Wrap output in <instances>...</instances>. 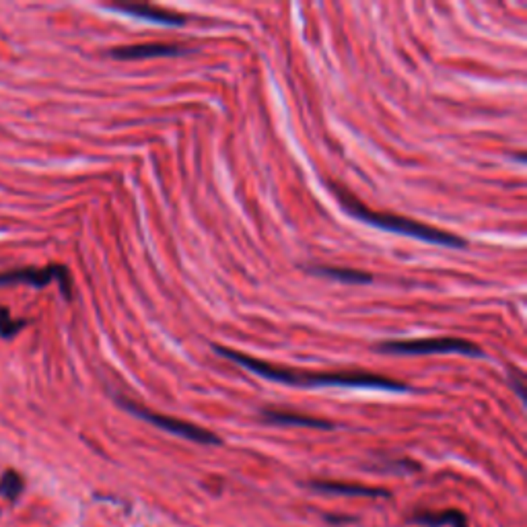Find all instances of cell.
<instances>
[{"label": "cell", "mask_w": 527, "mask_h": 527, "mask_svg": "<svg viewBox=\"0 0 527 527\" xmlns=\"http://www.w3.org/2000/svg\"><path fill=\"white\" fill-rule=\"evenodd\" d=\"M214 350L229 359L231 363L245 367L255 375L268 379V381H276V383H284V386H297V388H361V390H381V391H406L408 386L383 377V375H375V373H367V371H338V373H307V371H293V369L274 367L266 361H257L253 357L235 352L223 346H214Z\"/></svg>", "instance_id": "obj_1"}, {"label": "cell", "mask_w": 527, "mask_h": 527, "mask_svg": "<svg viewBox=\"0 0 527 527\" xmlns=\"http://www.w3.org/2000/svg\"><path fill=\"white\" fill-rule=\"evenodd\" d=\"M332 190L336 192L340 204H342L344 210H346L348 214H352L354 219L367 223L371 227L391 231V233L406 235V237H414V239H418V241L435 243V245H443V248H463V245H465V239H461V237L449 233V231L436 229V227L424 225V223H418V221L406 219V216H400V214H391V212H375V210H371V208H367L365 204H361L359 200H354L350 194H346L344 190L336 187L334 184H332Z\"/></svg>", "instance_id": "obj_2"}, {"label": "cell", "mask_w": 527, "mask_h": 527, "mask_svg": "<svg viewBox=\"0 0 527 527\" xmlns=\"http://www.w3.org/2000/svg\"><path fill=\"white\" fill-rule=\"evenodd\" d=\"M120 404L128 410L130 414H134L138 418L155 424L157 429L165 431V433H171L175 436H182V439H187V441H194V443H200V445H219L221 439L210 433L207 429L198 427V424H192V422H185V420H180V418H173V416H165V414L153 412L144 406H140L132 400H124L120 398Z\"/></svg>", "instance_id": "obj_3"}, {"label": "cell", "mask_w": 527, "mask_h": 527, "mask_svg": "<svg viewBox=\"0 0 527 527\" xmlns=\"http://www.w3.org/2000/svg\"><path fill=\"white\" fill-rule=\"evenodd\" d=\"M381 352L388 354H468L482 357L480 346L461 338H429V340H402V342H386L379 346Z\"/></svg>", "instance_id": "obj_4"}, {"label": "cell", "mask_w": 527, "mask_h": 527, "mask_svg": "<svg viewBox=\"0 0 527 527\" xmlns=\"http://www.w3.org/2000/svg\"><path fill=\"white\" fill-rule=\"evenodd\" d=\"M52 280L60 282V289L64 293V297L70 299L72 295V286H70L69 270L60 264L47 266L44 270H35V268H25V270H13V272H2L0 274V286H8V284H31V286H47Z\"/></svg>", "instance_id": "obj_5"}, {"label": "cell", "mask_w": 527, "mask_h": 527, "mask_svg": "<svg viewBox=\"0 0 527 527\" xmlns=\"http://www.w3.org/2000/svg\"><path fill=\"white\" fill-rule=\"evenodd\" d=\"M114 11H120V13H126L130 17H137V19H144V21H151V23L157 25H169V27H182L185 25L184 15L180 13H171V11H163L155 4H149V2H132V0H124V2H114L112 4Z\"/></svg>", "instance_id": "obj_6"}, {"label": "cell", "mask_w": 527, "mask_h": 527, "mask_svg": "<svg viewBox=\"0 0 527 527\" xmlns=\"http://www.w3.org/2000/svg\"><path fill=\"white\" fill-rule=\"evenodd\" d=\"M185 50L178 44H142V46L115 47L112 52L114 58L120 60H144V58H169L180 56Z\"/></svg>", "instance_id": "obj_7"}, {"label": "cell", "mask_w": 527, "mask_h": 527, "mask_svg": "<svg viewBox=\"0 0 527 527\" xmlns=\"http://www.w3.org/2000/svg\"><path fill=\"white\" fill-rule=\"evenodd\" d=\"M311 488L325 492V494H340V497H371V499H379V497H390L388 490L381 488H371L365 484H344V482H323L315 480L309 484Z\"/></svg>", "instance_id": "obj_8"}, {"label": "cell", "mask_w": 527, "mask_h": 527, "mask_svg": "<svg viewBox=\"0 0 527 527\" xmlns=\"http://www.w3.org/2000/svg\"><path fill=\"white\" fill-rule=\"evenodd\" d=\"M262 416H264L268 422H274V424L309 427V429H321V431L334 429V424L328 422V420H321V418H315V416H307V414L289 412V410H274V408H268V410H262Z\"/></svg>", "instance_id": "obj_9"}, {"label": "cell", "mask_w": 527, "mask_h": 527, "mask_svg": "<svg viewBox=\"0 0 527 527\" xmlns=\"http://www.w3.org/2000/svg\"><path fill=\"white\" fill-rule=\"evenodd\" d=\"M414 523L427 527H441V526H453V527H468L465 515L456 509H447V511H422V513H414Z\"/></svg>", "instance_id": "obj_10"}, {"label": "cell", "mask_w": 527, "mask_h": 527, "mask_svg": "<svg viewBox=\"0 0 527 527\" xmlns=\"http://www.w3.org/2000/svg\"><path fill=\"white\" fill-rule=\"evenodd\" d=\"M311 272L318 276H325L332 280H340V282H348V284H367L373 280V276L361 270H348V268H328V266H315L311 268Z\"/></svg>", "instance_id": "obj_11"}, {"label": "cell", "mask_w": 527, "mask_h": 527, "mask_svg": "<svg viewBox=\"0 0 527 527\" xmlns=\"http://www.w3.org/2000/svg\"><path fill=\"white\" fill-rule=\"evenodd\" d=\"M23 478L17 474V472H6L2 478H0V494L8 501H17L19 494L23 492Z\"/></svg>", "instance_id": "obj_12"}, {"label": "cell", "mask_w": 527, "mask_h": 527, "mask_svg": "<svg viewBox=\"0 0 527 527\" xmlns=\"http://www.w3.org/2000/svg\"><path fill=\"white\" fill-rule=\"evenodd\" d=\"M23 325L25 321H15L6 309H0V336L2 338H13L15 334H19Z\"/></svg>", "instance_id": "obj_13"}]
</instances>
